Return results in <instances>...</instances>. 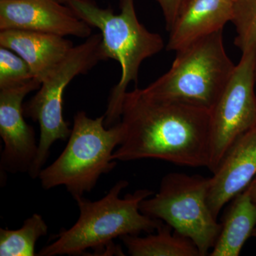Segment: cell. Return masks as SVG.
<instances>
[{
  "label": "cell",
  "mask_w": 256,
  "mask_h": 256,
  "mask_svg": "<svg viewBox=\"0 0 256 256\" xmlns=\"http://www.w3.org/2000/svg\"><path fill=\"white\" fill-rule=\"evenodd\" d=\"M234 16V0H186L170 28L166 48L178 52L223 31Z\"/></svg>",
  "instance_id": "cell-12"
},
{
  "label": "cell",
  "mask_w": 256,
  "mask_h": 256,
  "mask_svg": "<svg viewBox=\"0 0 256 256\" xmlns=\"http://www.w3.org/2000/svg\"><path fill=\"white\" fill-rule=\"evenodd\" d=\"M166 224L156 234L140 237L128 235L121 237L128 254L132 256H200L195 244L190 239L174 232Z\"/></svg>",
  "instance_id": "cell-15"
},
{
  "label": "cell",
  "mask_w": 256,
  "mask_h": 256,
  "mask_svg": "<svg viewBox=\"0 0 256 256\" xmlns=\"http://www.w3.org/2000/svg\"></svg>",
  "instance_id": "cell-23"
},
{
  "label": "cell",
  "mask_w": 256,
  "mask_h": 256,
  "mask_svg": "<svg viewBox=\"0 0 256 256\" xmlns=\"http://www.w3.org/2000/svg\"><path fill=\"white\" fill-rule=\"evenodd\" d=\"M48 226L38 214L24 222L16 230L0 229V256H34L38 239L48 234Z\"/></svg>",
  "instance_id": "cell-16"
},
{
  "label": "cell",
  "mask_w": 256,
  "mask_h": 256,
  "mask_svg": "<svg viewBox=\"0 0 256 256\" xmlns=\"http://www.w3.org/2000/svg\"><path fill=\"white\" fill-rule=\"evenodd\" d=\"M0 46L18 54L28 64L34 78L42 82L74 48L64 36L43 32L6 30L0 31Z\"/></svg>",
  "instance_id": "cell-13"
},
{
  "label": "cell",
  "mask_w": 256,
  "mask_h": 256,
  "mask_svg": "<svg viewBox=\"0 0 256 256\" xmlns=\"http://www.w3.org/2000/svg\"><path fill=\"white\" fill-rule=\"evenodd\" d=\"M58 1H60V2L63 3V4H66L69 0H58Z\"/></svg>",
  "instance_id": "cell-21"
},
{
  "label": "cell",
  "mask_w": 256,
  "mask_h": 256,
  "mask_svg": "<svg viewBox=\"0 0 256 256\" xmlns=\"http://www.w3.org/2000/svg\"><path fill=\"white\" fill-rule=\"evenodd\" d=\"M119 2L120 12L117 14L111 8H100L94 0H69L66 4L79 18L100 30L106 60H114L120 65V79L111 90L104 114L107 128L120 121L128 86L132 82L138 84L142 62L164 48L162 36L140 22L134 0Z\"/></svg>",
  "instance_id": "cell-2"
},
{
  "label": "cell",
  "mask_w": 256,
  "mask_h": 256,
  "mask_svg": "<svg viewBox=\"0 0 256 256\" xmlns=\"http://www.w3.org/2000/svg\"><path fill=\"white\" fill-rule=\"evenodd\" d=\"M43 32L88 38L92 26L58 0H0V31Z\"/></svg>",
  "instance_id": "cell-10"
},
{
  "label": "cell",
  "mask_w": 256,
  "mask_h": 256,
  "mask_svg": "<svg viewBox=\"0 0 256 256\" xmlns=\"http://www.w3.org/2000/svg\"><path fill=\"white\" fill-rule=\"evenodd\" d=\"M247 188H248L249 192H250L252 201L256 204V176Z\"/></svg>",
  "instance_id": "cell-20"
},
{
  "label": "cell",
  "mask_w": 256,
  "mask_h": 256,
  "mask_svg": "<svg viewBox=\"0 0 256 256\" xmlns=\"http://www.w3.org/2000/svg\"><path fill=\"white\" fill-rule=\"evenodd\" d=\"M34 79L26 62L14 52L0 48V90L22 86Z\"/></svg>",
  "instance_id": "cell-18"
},
{
  "label": "cell",
  "mask_w": 256,
  "mask_h": 256,
  "mask_svg": "<svg viewBox=\"0 0 256 256\" xmlns=\"http://www.w3.org/2000/svg\"><path fill=\"white\" fill-rule=\"evenodd\" d=\"M128 184L126 180L118 182L98 201L82 196L75 198L80 210L78 220L70 228L60 232L55 240L37 256H77L89 248L104 250L105 247L114 244V238L158 230L162 220L152 218L140 210L141 202L152 196L154 192L140 190L120 198L121 191Z\"/></svg>",
  "instance_id": "cell-3"
},
{
  "label": "cell",
  "mask_w": 256,
  "mask_h": 256,
  "mask_svg": "<svg viewBox=\"0 0 256 256\" xmlns=\"http://www.w3.org/2000/svg\"><path fill=\"white\" fill-rule=\"evenodd\" d=\"M210 118V111L206 109L154 98L136 88L124 95L120 120L124 137L112 159H156L207 168Z\"/></svg>",
  "instance_id": "cell-1"
},
{
  "label": "cell",
  "mask_w": 256,
  "mask_h": 256,
  "mask_svg": "<svg viewBox=\"0 0 256 256\" xmlns=\"http://www.w3.org/2000/svg\"><path fill=\"white\" fill-rule=\"evenodd\" d=\"M161 8L166 24V31L169 32L186 0H154Z\"/></svg>",
  "instance_id": "cell-19"
},
{
  "label": "cell",
  "mask_w": 256,
  "mask_h": 256,
  "mask_svg": "<svg viewBox=\"0 0 256 256\" xmlns=\"http://www.w3.org/2000/svg\"><path fill=\"white\" fill-rule=\"evenodd\" d=\"M234 44L242 53L256 48V0H234Z\"/></svg>",
  "instance_id": "cell-17"
},
{
  "label": "cell",
  "mask_w": 256,
  "mask_h": 256,
  "mask_svg": "<svg viewBox=\"0 0 256 256\" xmlns=\"http://www.w3.org/2000/svg\"><path fill=\"white\" fill-rule=\"evenodd\" d=\"M252 236L256 237V227L255 229H254V232H252Z\"/></svg>",
  "instance_id": "cell-22"
},
{
  "label": "cell",
  "mask_w": 256,
  "mask_h": 256,
  "mask_svg": "<svg viewBox=\"0 0 256 256\" xmlns=\"http://www.w3.org/2000/svg\"><path fill=\"white\" fill-rule=\"evenodd\" d=\"M101 34H92L70 50L53 72L42 82L36 95L23 105L25 118L38 122L40 142L36 159L28 172L32 178H38L44 169L54 143L66 141L72 130L63 116V96L67 86L80 74H87L101 60H105Z\"/></svg>",
  "instance_id": "cell-7"
},
{
  "label": "cell",
  "mask_w": 256,
  "mask_h": 256,
  "mask_svg": "<svg viewBox=\"0 0 256 256\" xmlns=\"http://www.w3.org/2000/svg\"><path fill=\"white\" fill-rule=\"evenodd\" d=\"M124 137L121 121L107 128L105 116L92 119L79 111L65 149L40 172L42 188L64 186L74 200L92 192L101 175L108 174L117 165L112 156Z\"/></svg>",
  "instance_id": "cell-4"
},
{
  "label": "cell",
  "mask_w": 256,
  "mask_h": 256,
  "mask_svg": "<svg viewBox=\"0 0 256 256\" xmlns=\"http://www.w3.org/2000/svg\"><path fill=\"white\" fill-rule=\"evenodd\" d=\"M210 178L184 173L165 175L156 194L141 202L143 214L161 220L195 244L200 256H210L222 224L207 202Z\"/></svg>",
  "instance_id": "cell-6"
},
{
  "label": "cell",
  "mask_w": 256,
  "mask_h": 256,
  "mask_svg": "<svg viewBox=\"0 0 256 256\" xmlns=\"http://www.w3.org/2000/svg\"><path fill=\"white\" fill-rule=\"evenodd\" d=\"M41 85L34 78L20 86L0 90V136L4 142L0 166L4 172H28L36 159L38 144L34 130L25 121L23 100Z\"/></svg>",
  "instance_id": "cell-9"
},
{
  "label": "cell",
  "mask_w": 256,
  "mask_h": 256,
  "mask_svg": "<svg viewBox=\"0 0 256 256\" xmlns=\"http://www.w3.org/2000/svg\"><path fill=\"white\" fill-rule=\"evenodd\" d=\"M171 68L142 88L154 98L212 110L235 70L224 46L223 31L176 52Z\"/></svg>",
  "instance_id": "cell-5"
},
{
  "label": "cell",
  "mask_w": 256,
  "mask_h": 256,
  "mask_svg": "<svg viewBox=\"0 0 256 256\" xmlns=\"http://www.w3.org/2000/svg\"><path fill=\"white\" fill-rule=\"evenodd\" d=\"M256 227V204L246 188L234 197L210 256H238Z\"/></svg>",
  "instance_id": "cell-14"
},
{
  "label": "cell",
  "mask_w": 256,
  "mask_h": 256,
  "mask_svg": "<svg viewBox=\"0 0 256 256\" xmlns=\"http://www.w3.org/2000/svg\"><path fill=\"white\" fill-rule=\"evenodd\" d=\"M256 176V124L234 142L210 178L207 202L216 220L224 206Z\"/></svg>",
  "instance_id": "cell-11"
},
{
  "label": "cell",
  "mask_w": 256,
  "mask_h": 256,
  "mask_svg": "<svg viewBox=\"0 0 256 256\" xmlns=\"http://www.w3.org/2000/svg\"><path fill=\"white\" fill-rule=\"evenodd\" d=\"M256 48L242 53L232 78L210 111L212 173L234 142L256 124Z\"/></svg>",
  "instance_id": "cell-8"
}]
</instances>
